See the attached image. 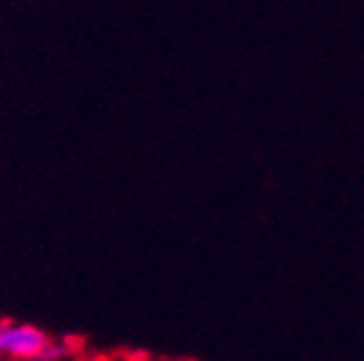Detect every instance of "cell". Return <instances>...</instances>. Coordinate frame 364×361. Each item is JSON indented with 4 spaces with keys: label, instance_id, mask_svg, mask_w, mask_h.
<instances>
[{
    "label": "cell",
    "instance_id": "1",
    "mask_svg": "<svg viewBox=\"0 0 364 361\" xmlns=\"http://www.w3.org/2000/svg\"><path fill=\"white\" fill-rule=\"evenodd\" d=\"M49 335L31 323H0V356L11 361L39 359Z\"/></svg>",
    "mask_w": 364,
    "mask_h": 361
},
{
    "label": "cell",
    "instance_id": "2",
    "mask_svg": "<svg viewBox=\"0 0 364 361\" xmlns=\"http://www.w3.org/2000/svg\"><path fill=\"white\" fill-rule=\"evenodd\" d=\"M68 354H70V346H68L65 340H52V338H49V343L44 346V351L39 354V359H36V361H60V359H65Z\"/></svg>",
    "mask_w": 364,
    "mask_h": 361
},
{
    "label": "cell",
    "instance_id": "3",
    "mask_svg": "<svg viewBox=\"0 0 364 361\" xmlns=\"http://www.w3.org/2000/svg\"><path fill=\"white\" fill-rule=\"evenodd\" d=\"M21 361H36V359H21Z\"/></svg>",
    "mask_w": 364,
    "mask_h": 361
},
{
    "label": "cell",
    "instance_id": "4",
    "mask_svg": "<svg viewBox=\"0 0 364 361\" xmlns=\"http://www.w3.org/2000/svg\"><path fill=\"white\" fill-rule=\"evenodd\" d=\"M0 361H6V359H3V356H0Z\"/></svg>",
    "mask_w": 364,
    "mask_h": 361
}]
</instances>
